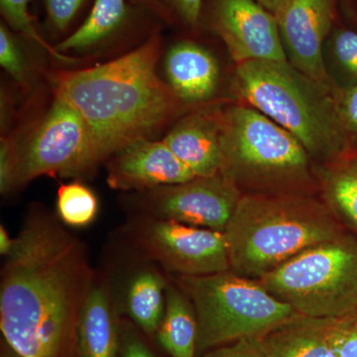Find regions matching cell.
Returning <instances> with one entry per match:
<instances>
[{
  "instance_id": "cell-1",
  "label": "cell",
  "mask_w": 357,
  "mask_h": 357,
  "mask_svg": "<svg viewBox=\"0 0 357 357\" xmlns=\"http://www.w3.org/2000/svg\"><path fill=\"white\" fill-rule=\"evenodd\" d=\"M93 273L83 244L50 215H28L6 256L0 330L21 357H72Z\"/></svg>"
},
{
  "instance_id": "cell-2",
  "label": "cell",
  "mask_w": 357,
  "mask_h": 357,
  "mask_svg": "<svg viewBox=\"0 0 357 357\" xmlns=\"http://www.w3.org/2000/svg\"><path fill=\"white\" fill-rule=\"evenodd\" d=\"M159 39L88 69L53 77L56 96L84 117L98 164L138 140L150 139L188 105L157 74Z\"/></svg>"
},
{
  "instance_id": "cell-3",
  "label": "cell",
  "mask_w": 357,
  "mask_h": 357,
  "mask_svg": "<svg viewBox=\"0 0 357 357\" xmlns=\"http://www.w3.org/2000/svg\"><path fill=\"white\" fill-rule=\"evenodd\" d=\"M347 231L319 196H243L225 229L230 271L261 278Z\"/></svg>"
},
{
  "instance_id": "cell-4",
  "label": "cell",
  "mask_w": 357,
  "mask_h": 357,
  "mask_svg": "<svg viewBox=\"0 0 357 357\" xmlns=\"http://www.w3.org/2000/svg\"><path fill=\"white\" fill-rule=\"evenodd\" d=\"M220 150V173L243 196H319L318 164L306 148L253 107H222Z\"/></svg>"
},
{
  "instance_id": "cell-5",
  "label": "cell",
  "mask_w": 357,
  "mask_h": 357,
  "mask_svg": "<svg viewBox=\"0 0 357 357\" xmlns=\"http://www.w3.org/2000/svg\"><path fill=\"white\" fill-rule=\"evenodd\" d=\"M232 89L238 102L293 134L318 165L349 152L335 105L337 89L314 81L288 61L236 64Z\"/></svg>"
},
{
  "instance_id": "cell-6",
  "label": "cell",
  "mask_w": 357,
  "mask_h": 357,
  "mask_svg": "<svg viewBox=\"0 0 357 357\" xmlns=\"http://www.w3.org/2000/svg\"><path fill=\"white\" fill-rule=\"evenodd\" d=\"M175 282L196 314L198 356L237 340L259 337L299 314L258 280L232 271L177 276Z\"/></svg>"
},
{
  "instance_id": "cell-7",
  "label": "cell",
  "mask_w": 357,
  "mask_h": 357,
  "mask_svg": "<svg viewBox=\"0 0 357 357\" xmlns=\"http://www.w3.org/2000/svg\"><path fill=\"white\" fill-rule=\"evenodd\" d=\"M258 282L303 316L356 317L357 236L344 231L303 251Z\"/></svg>"
},
{
  "instance_id": "cell-8",
  "label": "cell",
  "mask_w": 357,
  "mask_h": 357,
  "mask_svg": "<svg viewBox=\"0 0 357 357\" xmlns=\"http://www.w3.org/2000/svg\"><path fill=\"white\" fill-rule=\"evenodd\" d=\"M15 144L17 187L41 176H84L98 165L88 124L58 96L24 142Z\"/></svg>"
},
{
  "instance_id": "cell-9",
  "label": "cell",
  "mask_w": 357,
  "mask_h": 357,
  "mask_svg": "<svg viewBox=\"0 0 357 357\" xmlns=\"http://www.w3.org/2000/svg\"><path fill=\"white\" fill-rule=\"evenodd\" d=\"M128 232L143 255L177 276L230 271L223 231L147 217L131 223Z\"/></svg>"
},
{
  "instance_id": "cell-10",
  "label": "cell",
  "mask_w": 357,
  "mask_h": 357,
  "mask_svg": "<svg viewBox=\"0 0 357 357\" xmlns=\"http://www.w3.org/2000/svg\"><path fill=\"white\" fill-rule=\"evenodd\" d=\"M243 194L218 173L145 191L139 206L147 217L225 231Z\"/></svg>"
},
{
  "instance_id": "cell-11",
  "label": "cell",
  "mask_w": 357,
  "mask_h": 357,
  "mask_svg": "<svg viewBox=\"0 0 357 357\" xmlns=\"http://www.w3.org/2000/svg\"><path fill=\"white\" fill-rule=\"evenodd\" d=\"M276 20L288 62L314 81L337 89L325 59L333 20V0H289Z\"/></svg>"
},
{
  "instance_id": "cell-12",
  "label": "cell",
  "mask_w": 357,
  "mask_h": 357,
  "mask_svg": "<svg viewBox=\"0 0 357 357\" xmlns=\"http://www.w3.org/2000/svg\"><path fill=\"white\" fill-rule=\"evenodd\" d=\"M213 23L236 65L288 61L276 16L256 0H215Z\"/></svg>"
},
{
  "instance_id": "cell-13",
  "label": "cell",
  "mask_w": 357,
  "mask_h": 357,
  "mask_svg": "<svg viewBox=\"0 0 357 357\" xmlns=\"http://www.w3.org/2000/svg\"><path fill=\"white\" fill-rule=\"evenodd\" d=\"M192 178L164 140L131 143L112 156L107 169V184L119 191H149Z\"/></svg>"
},
{
  "instance_id": "cell-14",
  "label": "cell",
  "mask_w": 357,
  "mask_h": 357,
  "mask_svg": "<svg viewBox=\"0 0 357 357\" xmlns=\"http://www.w3.org/2000/svg\"><path fill=\"white\" fill-rule=\"evenodd\" d=\"M220 107L189 112L178 119L163 139L195 177L220 173Z\"/></svg>"
},
{
  "instance_id": "cell-15",
  "label": "cell",
  "mask_w": 357,
  "mask_h": 357,
  "mask_svg": "<svg viewBox=\"0 0 357 357\" xmlns=\"http://www.w3.org/2000/svg\"><path fill=\"white\" fill-rule=\"evenodd\" d=\"M168 86L188 107L203 105L217 93L220 70L217 59L201 45L183 41L167 53Z\"/></svg>"
},
{
  "instance_id": "cell-16",
  "label": "cell",
  "mask_w": 357,
  "mask_h": 357,
  "mask_svg": "<svg viewBox=\"0 0 357 357\" xmlns=\"http://www.w3.org/2000/svg\"><path fill=\"white\" fill-rule=\"evenodd\" d=\"M328 324V319L299 314L255 340L265 357H335Z\"/></svg>"
},
{
  "instance_id": "cell-17",
  "label": "cell",
  "mask_w": 357,
  "mask_h": 357,
  "mask_svg": "<svg viewBox=\"0 0 357 357\" xmlns=\"http://www.w3.org/2000/svg\"><path fill=\"white\" fill-rule=\"evenodd\" d=\"M119 347L121 338L109 288L93 283L77 324V356L119 357Z\"/></svg>"
},
{
  "instance_id": "cell-18",
  "label": "cell",
  "mask_w": 357,
  "mask_h": 357,
  "mask_svg": "<svg viewBox=\"0 0 357 357\" xmlns=\"http://www.w3.org/2000/svg\"><path fill=\"white\" fill-rule=\"evenodd\" d=\"M319 197L347 231L357 236V151L317 166Z\"/></svg>"
},
{
  "instance_id": "cell-19",
  "label": "cell",
  "mask_w": 357,
  "mask_h": 357,
  "mask_svg": "<svg viewBox=\"0 0 357 357\" xmlns=\"http://www.w3.org/2000/svg\"><path fill=\"white\" fill-rule=\"evenodd\" d=\"M157 337L171 357L198 356V321L191 302L177 285H167L165 312Z\"/></svg>"
},
{
  "instance_id": "cell-20",
  "label": "cell",
  "mask_w": 357,
  "mask_h": 357,
  "mask_svg": "<svg viewBox=\"0 0 357 357\" xmlns=\"http://www.w3.org/2000/svg\"><path fill=\"white\" fill-rule=\"evenodd\" d=\"M167 285L163 277L143 270L133 277L126 293V310L131 319L148 335L157 333L166 307Z\"/></svg>"
},
{
  "instance_id": "cell-21",
  "label": "cell",
  "mask_w": 357,
  "mask_h": 357,
  "mask_svg": "<svg viewBox=\"0 0 357 357\" xmlns=\"http://www.w3.org/2000/svg\"><path fill=\"white\" fill-rule=\"evenodd\" d=\"M124 0H96L89 17L70 36L56 46L59 53L81 51L100 43L121 27L126 17Z\"/></svg>"
},
{
  "instance_id": "cell-22",
  "label": "cell",
  "mask_w": 357,
  "mask_h": 357,
  "mask_svg": "<svg viewBox=\"0 0 357 357\" xmlns=\"http://www.w3.org/2000/svg\"><path fill=\"white\" fill-rule=\"evenodd\" d=\"M95 192L79 182L61 185L57 192L59 218L72 227H84L95 220L98 213Z\"/></svg>"
},
{
  "instance_id": "cell-23",
  "label": "cell",
  "mask_w": 357,
  "mask_h": 357,
  "mask_svg": "<svg viewBox=\"0 0 357 357\" xmlns=\"http://www.w3.org/2000/svg\"><path fill=\"white\" fill-rule=\"evenodd\" d=\"M29 0H0L2 14L6 20L13 26L16 30L24 34L27 38L31 39L35 43L43 47L52 56L61 60H68L65 56L61 55L55 48L49 46L43 39L40 37L28 11Z\"/></svg>"
},
{
  "instance_id": "cell-24",
  "label": "cell",
  "mask_w": 357,
  "mask_h": 357,
  "mask_svg": "<svg viewBox=\"0 0 357 357\" xmlns=\"http://www.w3.org/2000/svg\"><path fill=\"white\" fill-rule=\"evenodd\" d=\"M330 53L337 69L357 84V33L351 30L335 32Z\"/></svg>"
},
{
  "instance_id": "cell-25",
  "label": "cell",
  "mask_w": 357,
  "mask_h": 357,
  "mask_svg": "<svg viewBox=\"0 0 357 357\" xmlns=\"http://www.w3.org/2000/svg\"><path fill=\"white\" fill-rule=\"evenodd\" d=\"M335 105L349 151H357V84L335 89Z\"/></svg>"
},
{
  "instance_id": "cell-26",
  "label": "cell",
  "mask_w": 357,
  "mask_h": 357,
  "mask_svg": "<svg viewBox=\"0 0 357 357\" xmlns=\"http://www.w3.org/2000/svg\"><path fill=\"white\" fill-rule=\"evenodd\" d=\"M328 333L335 357H357V317L328 319Z\"/></svg>"
},
{
  "instance_id": "cell-27",
  "label": "cell",
  "mask_w": 357,
  "mask_h": 357,
  "mask_svg": "<svg viewBox=\"0 0 357 357\" xmlns=\"http://www.w3.org/2000/svg\"><path fill=\"white\" fill-rule=\"evenodd\" d=\"M0 65L18 84H25L27 73L17 42L6 26H0Z\"/></svg>"
},
{
  "instance_id": "cell-28",
  "label": "cell",
  "mask_w": 357,
  "mask_h": 357,
  "mask_svg": "<svg viewBox=\"0 0 357 357\" xmlns=\"http://www.w3.org/2000/svg\"><path fill=\"white\" fill-rule=\"evenodd\" d=\"M17 188V157L13 138H1L0 144V191L7 195Z\"/></svg>"
},
{
  "instance_id": "cell-29",
  "label": "cell",
  "mask_w": 357,
  "mask_h": 357,
  "mask_svg": "<svg viewBox=\"0 0 357 357\" xmlns=\"http://www.w3.org/2000/svg\"><path fill=\"white\" fill-rule=\"evenodd\" d=\"M84 0H45L47 13L58 30H64L76 16Z\"/></svg>"
},
{
  "instance_id": "cell-30",
  "label": "cell",
  "mask_w": 357,
  "mask_h": 357,
  "mask_svg": "<svg viewBox=\"0 0 357 357\" xmlns=\"http://www.w3.org/2000/svg\"><path fill=\"white\" fill-rule=\"evenodd\" d=\"M201 357H265L255 338H244L206 352Z\"/></svg>"
},
{
  "instance_id": "cell-31",
  "label": "cell",
  "mask_w": 357,
  "mask_h": 357,
  "mask_svg": "<svg viewBox=\"0 0 357 357\" xmlns=\"http://www.w3.org/2000/svg\"><path fill=\"white\" fill-rule=\"evenodd\" d=\"M119 357H156L152 351L144 344V342L136 337L128 333L121 340Z\"/></svg>"
},
{
  "instance_id": "cell-32",
  "label": "cell",
  "mask_w": 357,
  "mask_h": 357,
  "mask_svg": "<svg viewBox=\"0 0 357 357\" xmlns=\"http://www.w3.org/2000/svg\"><path fill=\"white\" fill-rule=\"evenodd\" d=\"M178 15L187 24H198L201 15L202 0H171Z\"/></svg>"
},
{
  "instance_id": "cell-33",
  "label": "cell",
  "mask_w": 357,
  "mask_h": 357,
  "mask_svg": "<svg viewBox=\"0 0 357 357\" xmlns=\"http://www.w3.org/2000/svg\"><path fill=\"white\" fill-rule=\"evenodd\" d=\"M14 245V238H11L6 227L1 225L0 227V253L1 255L8 256L13 250Z\"/></svg>"
},
{
  "instance_id": "cell-34",
  "label": "cell",
  "mask_w": 357,
  "mask_h": 357,
  "mask_svg": "<svg viewBox=\"0 0 357 357\" xmlns=\"http://www.w3.org/2000/svg\"><path fill=\"white\" fill-rule=\"evenodd\" d=\"M256 1L259 2L264 8L276 16L289 0H256Z\"/></svg>"
},
{
  "instance_id": "cell-35",
  "label": "cell",
  "mask_w": 357,
  "mask_h": 357,
  "mask_svg": "<svg viewBox=\"0 0 357 357\" xmlns=\"http://www.w3.org/2000/svg\"><path fill=\"white\" fill-rule=\"evenodd\" d=\"M2 357H21L18 356L16 352H14L13 349H10V347H7L6 344V349H4V351H2Z\"/></svg>"
},
{
  "instance_id": "cell-36",
  "label": "cell",
  "mask_w": 357,
  "mask_h": 357,
  "mask_svg": "<svg viewBox=\"0 0 357 357\" xmlns=\"http://www.w3.org/2000/svg\"><path fill=\"white\" fill-rule=\"evenodd\" d=\"M357 317V316H356Z\"/></svg>"
}]
</instances>
